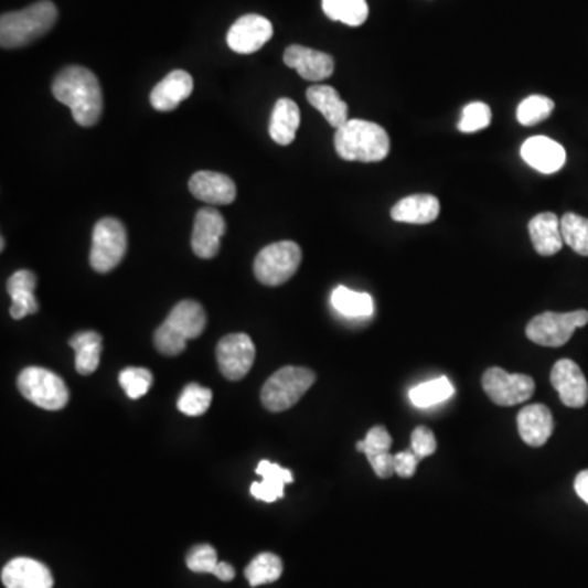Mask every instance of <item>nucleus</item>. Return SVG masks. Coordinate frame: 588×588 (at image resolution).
<instances>
[{
    "label": "nucleus",
    "instance_id": "nucleus-1",
    "mask_svg": "<svg viewBox=\"0 0 588 588\" xmlns=\"http://www.w3.org/2000/svg\"><path fill=\"white\" fill-rule=\"evenodd\" d=\"M53 95L60 104L71 108L74 120L81 127H94L104 114V94L92 71L83 66H70L57 74Z\"/></svg>",
    "mask_w": 588,
    "mask_h": 588
},
{
    "label": "nucleus",
    "instance_id": "nucleus-2",
    "mask_svg": "<svg viewBox=\"0 0 588 588\" xmlns=\"http://www.w3.org/2000/svg\"><path fill=\"white\" fill-rule=\"evenodd\" d=\"M335 151L343 161L379 162L391 151L386 129L365 120H349L335 132Z\"/></svg>",
    "mask_w": 588,
    "mask_h": 588
},
{
    "label": "nucleus",
    "instance_id": "nucleus-3",
    "mask_svg": "<svg viewBox=\"0 0 588 588\" xmlns=\"http://www.w3.org/2000/svg\"><path fill=\"white\" fill-rule=\"evenodd\" d=\"M57 20V7L51 0H40L19 12L0 17V44L3 50L23 47L46 35Z\"/></svg>",
    "mask_w": 588,
    "mask_h": 588
},
{
    "label": "nucleus",
    "instance_id": "nucleus-4",
    "mask_svg": "<svg viewBox=\"0 0 588 588\" xmlns=\"http://www.w3.org/2000/svg\"><path fill=\"white\" fill-rule=\"evenodd\" d=\"M206 312L200 302L185 299L173 306L164 324L156 331L154 345L159 353L177 356L185 350L186 342L205 332Z\"/></svg>",
    "mask_w": 588,
    "mask_h": 588
},
{
    "label": "nucleus",
    "instance_id": "nucleus-5",
    "mask_svg": "<svg viewBox=\"0 0 588 588\" xmlns=\"http://www.w3.org/2000/svg\"><path fill=\"white\" fill-rule=\"evenodd\" d=\"M314 383L316 375L311 370L285 366L261 387V404L270 413H284L298 404Z\"/></svg>",
    "mask_w": 588,
    "mask_h": 588
},
{
    "label": "nucleus",
    "instance_id": "nucleus-6",
    "mask_svg": "<svg viewBox=\"0 0 588 588\" xmlns=\"http://www.w3.org/2000/svg\"><path fill=\"white\" fill-rule=\"evenodd\" d=\"M301 260V247L291 240H281L260 250L255 257L254 274L265 287H280L295 277Z\"/></svg>",
    "mask_w": 588,
    "mask_h": 588
},
{
    "label": "nucleus",
    "instance_id": "nucleus-7",
    "mask_svg": "<svg viewBox=\"0 0 588 588\" xmlns=\"http://www.w3.org/2000/svg\"><path fill=\"white\" fill-rule=\"evenodd\" d=\"M128 250L127 229L115 217L98 221L92 234L90 265L98 274H108L124 260Z\"/></svg>",
    "mask_w": 588,
    "mask_h": 588
},
{
    "label": "nucleus",
    "instance_id": "nucleus-8",
    "mask_svg": "<svg viewBox=\"0 0 588 588\" xmlns=\"http://www.w3.org/2000/svg\"><path fill=\"white\" fill-rule=\"evenodd\" d=\"M17 386L26 400L42 409L61 410L70 403L66 383L50 370L29 366L20 373Z\"/></svg>",
    "mask_w": 588,
    "mask_h": 588
},
{
    "label": "nucleus",
    "instance_id": "nucleus-9",
    "mask_svg": "<svg viewBox=\"0 0 588 588\" xmlns=\"http://www.w3.org/2000/svg\"><path fill=\"white\" fill-rule=\"evenodd\" d=\"M588 324V311L579 309L573 312H543L526 325V336L536 345H566L579 328Z\"/></svg>",
    "mask_w": 588,
    "mask_h": 588
},
{
    "label": "nucleus",
    "instance_id": "nucleus-10",
    "mask_svg": "<svg viewBox=\"0 0 588 588\" xmlns=\"http://www.w3.org/2000/svg\"><path fill=\"white\" fill-rule=\"evenodd\" d=\"M482 387L492 403L501 407L518 406L532 399L535 379L528 375H512L502 368H489L482 375Z\"/></svg>",
    "mask_w": 588,
    "mask_h": 588
},
{
    "label": "nucleus",
    "instance_id": "nucleus-11",
    "mask_svg": "<svg viewBox=\"0 0 588 588\" xmlns=\"http://www.w3.org/2000/svg\"><path fill=\"white\" fill-rule=\"evenodd\" d=\"M216 359L224 378L229 381L246 378L255 362L253 339L247 334L223 336L216 346Z\"/></svg>",
    "mask_w": 588,
    "mask_h": 588
},
{
    "label": "nucleus",
    "instance_id": "nucleus-12",
    "mask_svg": "<svg viewBox=\"0 0 588 588\" xmlns=\"http://www.w3.org/2000/svg\"><path fill=\"white\" fill-rule=\"evenodd\" d=\"M274 36V26L270 20L257 13L240 17L229 32H227V46L239 54H253L264 47Z\"/></svg>",
    "mask_w": 588,
    "mask_h": 588
},
{
    "label": "nucleus",
    "instance_id": "nucleus-13",
    "mask_svg": "<svg viewBox=\"0 0 588 588\" xmlns=\"http://www.w3.org/2000/svg\"><path fill=\"white\" fill-rule=\"evenodd\" d=\"M550 384L564 406L580 409L588 400V383L582 370L573 360H559L550 372Z\"/></svg>",
    "mask_w": 588,
    "mask_h": 588
},
{
    "label": "nucleus",
    "instance_id": "nucleus-14",
    "mask_svg": "<svg viewBox=\"0 0 588 588\" xmlns=\"http://www.w3.org/2000/svg\"><path fill=\"white\" fill-rule=\"evenodd\" d=\"M284 60L285 64L295 70L302 79L311 81V83L329 79L335 71V61L331 54L299 46V44L288 46Z\"/></svg>",
    "mask_w": 588,
    "mask_h": 588
},
{
    "label": "nucleus",
    "instance_id": "nucleus-15",
    "mask_svg": "<svg viewBox=\"0 0 588 588\" xmlns=\"http://www.w3.org/2000/svg\"><path fill=\"white\" fill-rule=\"evenodd\" d=\"M226 234V221L216 209L196 213L192 234V249L200 258H213L220 253L221 237Z\"/></svg>",
    "mask_w": 588,
    "mask_h": 588
},
{
    "label": "nucleus",
    "instance_id": "nucleus-16",
    "mask_svg": "<svg viewBox=\"0 0 588 588\" xmlns=\"http://www.w3.org/2000/svg\"><path fill=\"white\" fill-rule=\"evenodd\" d=\"M190 193L209 205H231L236 200L237 189L233 179L220 172L202 170L189 182Z\"/></svg>",
    "mask_w": 588,
    "mask_h": 588
},
{
    "label": "nucleus",
    "instance_id": "nucleus-17",
    "mask_svg": "<svg viewBox=\"0 0 588 588\" xmlns=\"http://www.w3.org/2000/svg\"><path fill=\"white\" fill-rule=\"evenodd\" d=\"M2 584L6 588H53L51 570L40 560L17 557L2 569Z\"/></svg>",
    "mask_w": 588,
    "mask_h": 588
},
{
    "label": "nucleus",
    "instance_id": "nucleus-18",
    "mask_svg": "<svg viewBox=\"0 0 588 588\" xmlns=\"http://www.w3.org/2000/svg\"><path fill=\"white\" fill-rule=\"evenodd\" d=\"M522 159L542 173H556L566 164V149L546 136H533L522 146Z\"/></svg>",
    "mask_w": 588,
    "mask_h": 588
},
{
    "label": "nucleus",
    "instance_id": "nucleus-19",
    "mask_svg": "<svg viewBox=\"0 0 588 588\" xmlns=\"http://www.w3.org/2000/svg\"><path fill=\"white\" fill-rule=\"evenodd\" d=\"M520 437L528 447L539 448L547 443L554 431V419L545 404L525 406L516 416Z\"/></svg>",
    "mask_w": 588,
    "mask_h": 588
},
{
    "label": "nucleus",
    "instance_id": "nucleus-20",
    "mask_svg": "<svg viewBox=\"0 0 588 588\" xmlns=\"http://www.w3.org/2000/svg\"><path fill=\"white\" fill-rule=\"evenodd\" d=\"M193 77L186 71L177 70L168 74L154 88H152V107L159 111H172L192 95Z\"/></svg>",
    "mask_w": 588,
    "mask_h": 588
},
{
    "label": "nucleus",
    "instance_id": "nucleus-21",
    "mask_svg": "<svg viewBox=\"0 0 588 588\" xmlns=\"http://www.w3.org/2000/svg\"><path fill=\"white\" fill-rule=\"evenodd\" d=\"M255 472L261 475V481L254 482L250 485V494L257 501L267 502V504H271V502L278 501V499H284L285 485L291 484L295 481L290 469L281 468V466L268 460L258 462Z\"/></svg>",
    "mask_w": 588,
    "mask_h": 588
},
{
    "label": "nucleus",
    "instance_id": "nucleus-22",
    "mask_svg": "<svg viewBox=\"0 0 588 588\" xmlns=\"http://www.w3.org/2000/svg\"><path fill=\"white\" fill-rule=\"evenodd\" d=\"M36 277L33 271H15L7 281V293L12 298L10 316L13 319H23L29 314L39 312V301L35 298Z\"/></svg>",
    "mask_w": 588,
    "mask_h": 588
},
{
    "label": "nucleus",
    "instance_id": "nucleus-23",
    "mask_svg": "<svg viewBox=\"0 0 588 588\" xmlns=\"http://www.w3.org/2000/svg\"><path fill=\"white\" fill-rule=\"evenodd\" d=\"M530 237L536 253L543 257H553L564 246L560 233V220L554 213H539L528 224Z\"/></svg>",
    "mask_w": 588,
    "mask_h": 588
},
{
    "label": "nucleus",
    "instance_id": "nucleus-24",
    "mask_svg": "<svg viewBox=\"0 0 588 588\" xmlns=\"http://www.w3.org/2000/svg\"><path fill=\"white\" fill-rule=\"evenodd\" d=\"M440 216V202L434 195H410L397 202L391 210L396 223L430 224Z\"/></svg>",
    "mask_w": 588,
    "mask_h": 588
},
{
    "label": "nucleus",
    "instance_id": "nucleus-25",
    "mask_svg": "<svg viewBox=\"0 0 588 588\" xmlns=\"http://www.w3.org/2000/svg\"><path fill=\"white\" fill-rule=\"evenodd\" d=\"M309 104L321 111L331 127L339 129L349 121V105L340 98L339 92L329 85H314L306 92Z\"/></svg>",
    "mask_w": 588,
    "mask_h": 588
},
{
    "label": "nucleus",
    "instance_id": "nucleus-26",
    "mask_svg": "<svg viewBox=\"0 0 588 588\" xmlns=\"http://www.w3.org/2000/svg\"><path fill=\"white\" fill-rule=\"evenodd\" d=\"M299 124H301V111L298 105L290 98H280L275 104L268 131L277 145L290 146L295 141Z\"/></svg>",
    "mask_w": 588,
    "mask_h": 588
},
{
    "label": "nucleus",
    "instance_id": "nucleus-27",
    "mask_svg": "<svg viewBox=\"0 0 588 588\" xmlns=\"http://www.w3.org/2000/svg\"><path fill=\"white\" fill-rule=\"evenodd\" d=\"M332 308L343 318H370L375 312L372 295L359 293L346 287H336L331 296Z\"/></svg>",
    "mask_w": 588,
    "mask_h": 588
},
{
    "label": "nucleus",
    "instance_id": "nucleus-28",
    "mask_svg": "<svg viewBox=\"0 0 588 588\" xmlns=\"http://www.w3.org/2000/svg\"><path fill=\"white\" fill-rule=\"evenodd\" d=\"M76 350V370L79 375L88 376L100 365L101 335L97 332H79L70 340Z\"/></svg>",
    "mask_w": 588,
    "mask_h": 588
},
{
    "label": "nucleus",
    "instance_id": "nucleus-29",
    "mask_svg": "<svg viewBox=\"0 0 588 588\" xmlns=\"http://www.w3.org/2000/svg\"><path fill=\"white\" fill-rule=\"evenodd\" d=\"M322 10L329 19L349 26H360L368 19L366 0H322Z\"/></svg>",
    "mask_w": 588,
    "mask_h": 588
},
{
    "label": "nucleus",
    "instance_id": "nucleus-30",
    "mask_svg": "<svg viewBox=\"0 0 588 588\" xmlns=\"http://www.w3.org/2000/svg\"><path fill=\"white\" fill-rule=\"evenodd\" d=\"M455 394V386L447 376H440L421 383L419 386L413 387L409 393L410 400L417 407H431L437 404L445 403L451 399Z\"/></svg>",
    "mask_w": 588,
    "mask_h": 588
},
{
    "label": "nucleus",
    "instance_id": "nucleus-31",
    "mask_svg": "<svg viewBox=\"0 0 588 588\" xmlns=\"http://www.w3.org/2000/svg\"><path fill=\"white\" fill-rule=\"evenodd\" d=\"M281 574H284V560L274 553L258 554L246 569V577L250 587L277 582Z\"/></svg>",
    "mask_w": 588,
    "mask_h": 588
},
{
    "label": "nucleus",
    "instance_id": "nucleus-32",
    "mask_svg": "<svg viewBox=\"0 0 588 588\" xmlns=\"http://www.w3.org/2000/svg\"><path fill=\"white\" fill-rule=\"evenodd\" d=\"M564 244L574 253L588 257V220L576 213H566L560 220Z\"/></svg>",
    "mask_w": 588,
    "mask_h": 588
},
{
    "label": "nucleus",
    "instance_id": "nucleus-33",
    "mask_svg": "<svg viewBox=\"0 0 588 588\" xmlns=\"http://www.w3.org/2000/svg\"><path fill=\"white\" fill-rule=\"evenodd\" d=\"M554 111V101L545 95H532L516 108V120L523 127H535L547 120Z\"/></svg>",
    "mask_w": 588,
    "mask_h": 588
},
{
    "label": "nucleus",
    "instance_id": "nucleus-34",
    "mask_svg": "<svg viewBox=\"0 0 588 588\" xmlns=\"http://www.w3.org/2000/svg\"><path fill=\"white\" fill-rule=\"evenodd\" d=\"M211 399H213V394H211L209 387L192 383L180 394L177 407L185 416L200 417L210 409Z\"/></svg>",
    "mask_w": 588,
    "mask_h": 588
},
{
    "label": "nucleus",
    "instance_id": "nucleus-35",
    "mask_svg": "<svg viewBox=\"0 0 588 588\" xmlns=\"http://www.w3.org/2000/svg\"><path fill=\"white\" fill-rule=\"evenodd\" d=\"M492 121V111L484 101H472L462 110L458 129L461 132H478L488 128Z\"/></svg>",
    "mask_w": 588,
    "mask_h": 588
},
{
    "label": "nucleus",
    "instance_id": "nucleus-36",
    "mask_svg": "<svg viewBox=\"0 0 588 588\" xmlns=\"http://www.w3.org/2000/svg\"><path fill=\"white\" fill-rule=\"evenodd\" d=\"M152 373L146 368H127L120 373V384L129 399H141L152 386Z\"/></svg>",
    "mask_w": 588,
    "mask_h": 588
},
{
    "label": "nucleus",
    "instance_id": "nucleus-37",
    "mask_svg": "<svg viewBox=\"0 0 588 588\" xmlns=\"http://www.w3.org/2000/svg\"><path fill=\"white\" fill-rule=\"evenodd\" d=\"M393 447V437L383 425H376L366 434L365 440L356 443V450L365 453L366 460L378 457V455L389 453Z\"/></svg>",
    "mask_w": 588,
    "mask_h": 588
},
{
    "label": "nucleus",
    "instance_id": "nucleus-38",
    "mask_svg": "<svg viewBox=\"0 0 588 588\" xmlns=\"http://www.w3.org/2000/svg\"><path fill=\"white\" fill-rule=\"evenodd\" d=\"M220 564L216 549L210 545L195 546L186 556V567L196 574H213V576H216Z\"/></svg>",
    "mask_w": 588,
    "mask_h": 588
},
{
    "label": "nucleus",
    "instance_id": "nucleus-39",
    "mask_svg": "<svg viewBox=\"0 0 588 588\" xmlns=\"http://www.w3.org/2000/svg\"><path fill=\"white\" fill-rule=\"evenodd\" d=\"M410 450L424 460V458L431 457L437 451V438L430 428L420 427L414 428L413 437H410Z\"/></svg>",
    "mask_w": 588,
    "mask_h": 588
},
{
    "label": "nucleus",
    "instance_id": "nucleus-40",
    "mask_svg": "<svg viewBox=\"0 0 588 588\" xmlns=\"http://www.w3.org/2000/svg\"><path fill=\"white\" fill-rule=\"evenodd\" d=\"M420 458L413 450L400 451L394 455V471L399 478L409 479L416 474Z\"/></svg>",
    "mask_w": 588,
    "mask_h": 588
},
{
    "label": "nucleus",
    "instance_id": "nucleus-41",
    "mask_svg": "<svg viewBox=\"0 0 588 588\" xmlns=\"http://www.w3.org/2000/svg\"><path fill=\"white\" fill-rule=\"evenodd\" d=\"M368 462L372 464L375 474L381 479H389L396 474V471H394V455H391V451L389 453H383L378 455V457L370 458Z\"/></svg>",
    "mask_w": 588,
    "mask_h": 588
},
{
    "label": "nucleus",
    "instance_id": "nucleus-42",
    "mask_svg": "<svg viewBox=\"0 0 588 588\" xmlns=\"http://www.w3.org/2000/svg\"><path fill=\"white\" fill-rule=\"evenodd\" d=\"M574 489H576L577 495L588 505V469L579 472L576 482H574Z\"/></svg>",
    "mask_w": 588,
    "mask_h": 588
}]
</instances>
